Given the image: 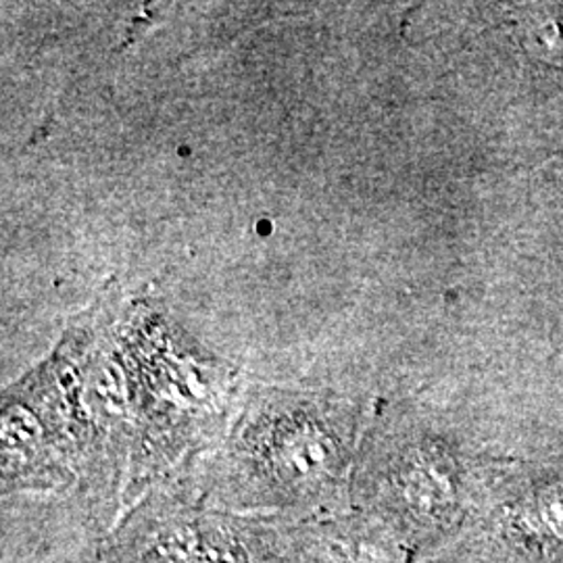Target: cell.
Instances as JSON below:
<instances>
[{
	"label": "cell",
	"instance_id": "1",
	"mask_svg": "<svg viewBox=\"0 0 563 563\" xmlns=\"http://www.w3.org/2000/svg\"><path fill=\"white\" fill-rule=\"evenodd\" d=\"M526 51L551 63H563V4L532 9L520 23Z\"/></svg>",
	"mask_w": 563,
	"mask_h": 563
},
{
	"label": "cell",
	"instance_id": "2",
	"mask_svg": "<svg viewBox=\"0 0 563 563\" xmlns=\"http://www.w3.org/2000/svg\"><path fill=\"white\" fill-rule=\"evenodd\" d=\"M539 511L544 526L563 541V486H555L544 493Z\"/></svg>",
	"mask_w": 563,
	"mask_h": 563
}]
</instances>
